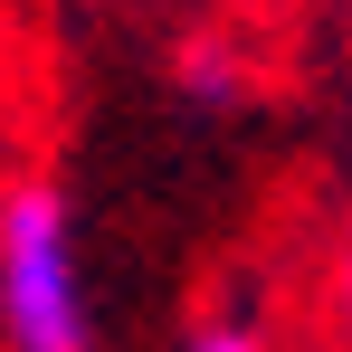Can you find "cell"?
I'll return each instance as SVG.
<instances>
[{"label":"cell","mask_w":352,"mask_h":352,"mask_svg":"<svg viewBox=\"0 0 352 352\" xmlns=\"http://www.w3.org/2000/svg\"><path fill=\"white\" fill-rule=\"evenodd\" d=\"M0 352H96L86 248L58 181H0Z\"/></svg>","instance_id":"obj_1"},{"label":"cell","mask_w":352,"mask_h":352,"mask_svg":"<svg viewBox=\"0 0 352 352\" xmlns=\"http://www.w3.org/2000/svg\"><path fill=\"white\" fill-rule=\"evenodd\" d=\"M181 352H276V343H267V324H257V314H210Z\"/></svg>","instance_id":"obj_2"},{"label":"cell","mask_w":352,"mask_h":352,"mask_svg":"<svg viewBox=\"0 0 352 352\" xmlns=\"http://www.w3.org/2000/svg\"><path fill=\"white\" fill-rule=\"evenodd\" d=\"M324 305H333V333L352 343V219H343V238H333V276H324Z\"/></svg>","instance_id":"obj_3"}]
</instances>
